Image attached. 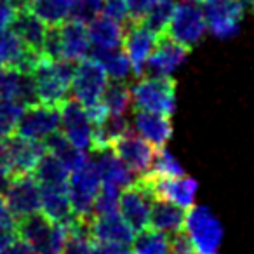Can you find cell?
Here are the masks:
<instances>
[{
  "label": "cell",
  "mask_w": 254,
  "mask_h": 254,
  "mask_svg": "<svg viewBox=\"0 0 254 254\" xmlns=\"http://www.w3.org/2000/svg\"><path fill=\"white\" fill-rule=\"evenodd\" d=\"M136 183L146 191L152 198L173 202L181 209H190L193 205L195 193H197V181L193 178L183 176H157L146 173L136 180Z\"/></svg>",
  "instance_id": "obj_7"
},
{
  "label": "cell",
  "mask_w": 254,
  "mask_h": 254,
  "mask_svg": "<svg viewBox=\"0 0 254 254\" xmlns=\"http://www.w3.org/2000/svg\"><path fill=\"white\" fill-rule=\"evenodd\" d=\"M132 254H171L169 235L153 228H146L134 237Z\"/></svg>",
  "instance_id": "obj_32"
},
{
  "label": "cell",
  "mask_w": 254,
  "mask_h": 254,
  "mask_svg": "<svg viewBox=\"0 0 254 254\" xmlns=\"http://www.w3.org/2000/svg\"><path fill=\"white\" fill-rule=\"evenodd\" d=\"M207 30L204 9L200 0H180L174 7V14L166 33L185 47H193L204 37Z\"/></svg>",
  "instance_id": "obj_6"
},
{
  "label": "cell",
  "mask_w": 254,
  "mask_h": 254,
  "mask_svg": "<svg viewBox=\"0 0 254 254\" xmlns=\"http://www.w3.org/2000/svg\"><path fill=\"white\" fill-rule=\"evenodd\" d=\"M87 33L94 49H119L124 40V28L120 23L105 14L96 16L87 23Z\"/></svg>",
  "instance_id": "obj_27"
},
{
  "label": "cell",
  "mask_w": 254,
  "mask_h": 254,
  "mask_svg": "<svg viewBox=\"0 0 254 254\" xmlns=\"http://www.w3.org/2000/svg\"><path fill=\"white\" fill-rule=\"evenodd\" d=\"M60 129V112L54 106L33 105L25 108L18 124L16 134L23 138L46 141L51 134Z\"/></svg>",
  "instance_id": "obj_14"
},
{
  "label": "cell",
  "mask_w": 254,
  "mask_h": 254,
  "mask_svg": "<svg viewBox=\"0 0 254 254\" xmlns=\"http://www.w3.org/2000/svg\"><path fill=\"white\" fill-rule=\"evenodd\" d=\"M46 150L49 153H53L54 157L61 160V162L66 166V169L70 171H77L78 167H82L85 162H87V157L82 152L80 148L73 146L70 141L66 139V136L61 131H56L54 134H51L49 138L46 139Z\"/></svg>",
  "instance_id": "obj_28"
},
{
  "label": "cell",
  "mask_w": 254,
  "mask_h": 254,
  "mask_svg": "<svg viewBox=\"0 0 254 254\" xmlns=\"http://www.w3.org/2000/svg\"><path fill=\"white\" fill-rule=\"evenodd\" d=\"M89 233L91 239L98 242L132 246L136 232L119 211H113L106 214H92V218L89 219Z\"/></svg>",
  "instance_id": "obj_17"
},
{
  "label": "cell",
  "mask_w": 254,
  "mask_h": 254,
  "mask_svg": "<svg viewBox=\"0 0 254 254\" xmlns=\"http://www.w3.org/2000/svg\"><path fill=\"white\" fill-rule=\"evenodd\" d=\"M131 98L136 110L171 117L176 108V84L167 75H152L132 85Z\"/></svg>",
  "instance_id": "obj_3"
},
{
  "label": "cell",
  "mask_w": 254,
  "mask_h": 254,
  "mask_svg": "<svg viewBox=\"0 0 254 254\" xmlns=\"http://www.w3.org/2000/svg\"><path fill=\"white\" fill-rule=\"evenodd\" d=\"M23 112L25 108L18 103L0 99V139L11 138L16 134Z\"/></svg>",
  "instance_id": "obj_35"
},
{
  "label": "cell",
  "mask_w": 254,
  "mask_h": 254,
  "mask_svg": "<svg viewBox=\"0 0 254 254\" xmlns=\"http://www.w3.org/2000/svg\"><path fill=\"white\" fill-rule=\"evenodd\" d=\"M4 254H37V253L33 251V247L30 246V244H26L25 240L18 237Z\"/></svg>",
  "instance_id": "obj_45"
},
{
  "label": "cell",
  "mask_w": 254,
  "mask_h": 254,
  "mask_svg": "<svg viewBox=\"0 0 254 254\" xmlns=\"http://www.w3.org/2000/svg\"><path fill=\"white\" fill-rule=\"evenodd\" d=\"M40 212L56 223H70L73 219L68 185H40Z\"/></svg>",
  "instance_id": "obj_22"
},
{
  "label": "cell",
  "mask_w": 254,
  "mask_h": 254,
  "mask_svg": "<svg viewBox=\"0 0 254 254\" xmlns=\"http://www.w3.org/2000/svg\"><path fill=\"white\" fill-rule=\"evenodd\" d=\"M157 0H126L129 11V23H141Z\"/></svg>",
  "instance_id": "obj_40"
},
{
  "label": "cell",
  "mask_w": 254,
  "mask_h": 254,
  "mask_svg": "<svg viewBox=\"0 0 254 254\" xmlns=\"http://www.w3.org/2000/svg\"><path fill=\"white\" fill-rule=\"evenodd\" d=\"M103 14L117 23H129V11L126 0H103Z\"/></svg>",
  "instance_id": "obj_39"
},
{
  "label": "cell",
  "mask_w": 254,
  "mask_h": 254,
  "mask_svg": "<svg viewBox=\"0 0 254 254\" xmlns=\"http://www.w3.org/2000/svg\"><path fill=\"white\" fill-rule=\"evenodd\" d=\"M96 153V167H98L99 178H101V183L106 185H113L117 188H126L129 185L134 183V178L132 173L127 169L122 164V160L112 152V148L101 150V152H94Z\"/></svg>",
  "instance_id": "obj_25"
},
{
  "label": "cell",
  "mask_w": 254,
  "mask_h": 254,
  "mask_svg": "<svg viewBox=\"0 0 254 254\" xmlns=\"http://www.w3.org/2000/svg\"><path fill=\"white\" fill-rule=\"evenodd\" d=\"M120 202V188L113 187V185L101 183L98 191V197L94 202V212L92 214H106V212H113L119 209Z\"/></svg>",
  "instance_id": "obj_37"
},
{
  "label": "cell",
  "mask_w": 254,
  "mask_h": 254,
  "mask_svg": "<svg viewBox=\"0 0 254 254\" xmlns=\"http://www.w3.org/2000/svg\"><path fill=\"white\" fill-rule=\"evenodd\" d=\"M60 37V60L80 61L89 54L91 40H89L87 25L77 19H66L58 25Z\"/></svg>",
  "instance_id": "obj_20"
},
{
  "label": "cell",
  "mask_w": 254,
  "mask_h": 254,
  "mask_svg": "<svg viewBox=\"0 0 254 254\" xmlns=\"http://www.w3.org/2000/svg\"><path fill=\"white\" fill-rule=\"evenodd\" d=\"M16 18V7L7 2V0H0V32L7 30L12 25Z\"/></svg>",
  "instance_id": "obj_44"
},
{
  "label": "cell",
  "mask_w": 254,
  "mask_h": 254,
  "mask_svg": "<svg viewBox=\"0 0 254 254\" xmlns=\"http://www.w3.org/2000/svg\"><path fill=\"white\" fill-rule=\"evenodd\" d=\"M134 127L139 132V136L145 138L148 143H152L155 148H164L173 134V126H171L169 117L143 112V110H136Z\"/></svg>",
  "instance_id": "obj_24"
},
{
  "label": "cell",
  "mask_w": 254,
  "mask_h": 254,
  "mask_svg": "<svg viewBox=\"0 0 254 254\" xmlns=\"http://www.w3.org/2000/svg\"><path fill=\"white\" fill-rule=\"evenodd\" d=\"M0 99L14 101L23 108L40 105L32 73L18 68H0Z\"/></svg>",
  "instance_id": "obj_16"
},
{
  "label": "cell",
  "mask_w": 254,
  "mask_h": 254,
  "mask_svg": "<svg viewBox=\"0 0 254 254\" xmlns=\"http://www.w3.org/2000/svg\"><path fill=\"white\" fill-rule=\"evenodd\" d=\"M16 221L40 211V185L33 174L14 176L4 191Z\"/></svg>",
  "instance_id": "obj_13"
},
{
  "label": "cell",
  "mask_w": 254,
  "mask_h": 254,
  "mask_svg": "<svg viewBox=\"0 0 254 254\" xmlns=\"http://www.w3.org/2000/svg\"><path fill=\"white\" fill-rule=\"evenodd\" d=\"M91 254H132V251L129 246H120V244L98 242V240H92Z\"/></svg>",
  "instance_id": "obj_42"
},
{
  "label": "cell",
  "mask_w": 254,
  "mask_h": 254,
  "mask_svg": "<svg viewBox=\"0 0 254 254\" xmlns=\"http://www.w3.org/2000/svg\"><path fill=\"white\" fill-rule=\"evenodd\" d=\"M75 0H30L28 11H32L47 26L61 25L70 19Z\"/></svg>",
  "instance_id": "obj_29"
},
{
  "label": "cell",
  "mask_w": 254,
  "mask_h": 254,
  "mask_svg": "<svg viewBox=\"0 0 254 254\" xmlns=\"http://www.w3.org/2000/svg\"><path fill=\"white\" fill-rule=\"evenodd\" d=\"M33 176L39 181V185H68L70 171L58 157H54L46 150L39 166L33 171Z\"/></svg>",
  "instance_id": "obj_30"
},
{
  "label": "cell",
  "mask_w": 254,
  "mask_h": 254,
  "mask_svg": "<svg viewBox=\"0 0 254 254\" xmlns=\"http://www.w3.org/2000/svg\"><path fill=\"white\" fill-rule=\"evenodd\" d=\"M5 148H7V159L12 178L33 174L40 159L46 153V145L42 141L23 138L18 134L5 138Z\"/></svg>",
  "instance_id": "obj_15"
},
{
  "label": "cell",
  "mask_w": 254,
  "mask_h": 254,
  "mask_svg": "<svg viewBox=\"0 0 254 254\" xmlns=\"http://www.w3.org/2000/svg\"><path fill=\"white\" fill-rule=\"evenodd\" d=\"M101 101L105 103V106L108 108L110 115L122 117L124 113L129 110V106H131V103H132L131 89L127 87L122 80H113L112 84L106 85Z\"/></svg>",
  "instance_id": "obj_33"
},
{
  "label": "cell",
  "mask_w": 254,
  "mask_h": 254,
  "mask_svg": "<svg viewBox=\"0 0 254 254\" xmlns=\"http://www.w3.org/2000/svg\"><path fill=\"white\" fill-rule=\"evenodd\" d=\"M42 56L30 51L12 30L0 32V68H18L32 71Z\"/></svg>",
  "instance_id": "obj_21"
},
{
  "label": "cell",
  "mask_w": 254,
  "mask_h": 254,
  "mask_svg": "<svg viewBox=\"0 0 254 254\" xmlns=\"http://www.w3.org/2000/svg\"><path fill=\"white\" fill-rule=\"evenodd\" d=\"M247 4H249V5H251V9L254 11V0H247Z\"/></svg>",
  "instance_id": "obj_46"
},
{
  "label": "cell",
  "mask_w": 254,
  "mask_h": 254,
  "mask_svg": "<svg viewBox=\"0 0 254 254\" xmlns=\"http://www.w3.org/2000/svg\"><path fill=\"white\" fill-rule=\"evenodd\" d=\"M106 85H108V73L94 58H84L73 68L71 92L84 108L94 106L101 101Z\"/></svg>",
  "instance_id": "obj_8"
},
{
  "label": "cell",
  "mask_w": 254,
  "mask_h": 254,
  "mask_svg": "<svg viewBox=\"0 0 254 254\" xmlns=\"http://www.w3.org/2000/svg\"><path fill=\"white\" fill-rule=\"evenodd\" d=\"M174 7H176V4H174L173 0H157L155 5L145 16L143 23L152 32H155L157 35H164L171 23V18L174 14Z\"/></svg>",
  "instance_id": "obj_34"
},
{
  "label": "cell",
  "mask_w": 254,
  "mask_h": 254,
  "mask_svg": "<svg viewBox=\"0 0 254 254\" xmlns=\"http://www.w3.org/2000/svg\"><path fill=\"white\" fill-rule=\"evenodd\" d=\"M16 218L9 209L4 193H0V232H14L16 230Z\"/></svg>",
  "instance_id": "obj_43"
},
{
  "label": "cell",
  "mask_w": 254,
  "mask_h": 254,
  "mask_svg": "<svg viewBox=\"0 0 254 254\" xmlns=\"http://www.w3.org/2000/svg\"><path fill=\"white\" fill-rule=\"evenodd\" d=\"M12 32L21 39V42L39 56H44V40H46L47 26L42 19H39L28 9L16 11V18L12 21Z\"/></svg>",
  "instance_id": "obj_23"
},
{
  "label": "cell",
  "mask_w": 254,
  "mask_h": 254,
  "mask_svg": "<svg viewBox=\"0 0 254 254\" xmlns=\"http://www.w3.org/2000/svg\"><path fill=\"white\" fill-rule=\"evenodd\" d=\"M188 47L181 46L180 42H176L174 39H171L167 33L159 37L157 46L153 49V53L150 54L148 61H146V71L157 77H164L169 75L187 60L188 56Z\"/></svg>",
  "instance_id": "obj_19"
},
{
  "label": "cell",
  "mask_w": 254,
  "mask_h": 254,
  "mask_svg": "<svg viewBox=\"0 0 254 254\" xmlns=\"http://www.w3.org/2000/svg\"><path fill=\"white\" fill-rule=\"evenodd\" d=\"M160 35L148 28L145 23H127L124 30L122 46L126 51V56L131 61V66L134 70V75H143L145 64L148 61L150 54L153 53L157 46V40Z\"/></svg>",
  "instance_id": "obj_12"
},
{
  "label": "cell",
  "mask_w": 254,
  "mask_h": 254,
  "mask_svg": "<svg viewBox=\"0 0 254 254\" xmlns=\"http://www.w3.org/2000/svg\"><path fill=\"white\" fill-rule=\"evenodd\" d=\"M112 152L122 160V164L139 176L148 173V169H152L153 157H155L157 148L148 143L145 138L134 134V132L127 131L126 134H122L120 138H117L112 143Z\"/></svg>",
  "instance_id": "obj_11"
},
{
  "label": "cell",
  "mask_w": 254,
  "mask_h": 254,
  "mask_svg": "<svg viewBox=\"0 0 254 254\" xmlns=\"http://www.w3.org/2000/svg\"><path fill=\"white\" fill-rule=\"evenodd\" d=\"M152 174L157 176H183V167L181 164L174 159V155L166 148H157L155 157H153V164H152Z\"/></svg>",
  "instance_id": "obj_36"
},
{
  "label": "cell",
  "mask_w": 254,
  "mask_h": 254,
  "mask_svg": "<svg viewBox=\"0 0 254 254\" xmlns=\"http://www.w3.org/2000/svg\"><path fill=\"white\" fill-rule=\"evenodd\" d=\"M91 58L98 60L113 80H122L131 73V61L119 49H92Z\"/></svg>",
  "instance_id": "obj_31"
},
{
  "label": "cell",
  "mask_w": 254,
  "mask_h": 254,
  "mask_svg": "<svg viewBox=\"0 0 254 254\" xmlns=\"http://www.w3.org/2000/svg\"><path fill=\"white\" fill-rule=\"evenodd\" d=\"M16 233L19 239L30 244L37 254H63L66 246L68 226L53 221L39 211L18 219Z\"/></svg>",
  "instance_id": "obj_2"
},
{
  "label": "cell",
  "mask_w": 254,
  "mask_h": 254,
  "mask_svg": "<svg viewBox=\"0 0 254 254\" xmlns=\"http://www.w3.org/2000/svg\"><path fill=\"white\" fill-rule=\"evenodd\" d=\"M207 28L219 39H230L240 28L244 5L240 0H200Z\"/></svg>",
  "instance_id": "obj_10"
},
{
  "label": "cell",
  "mask_w": 254,
  "mask_h": 254,
  "mask_svg": "<svg viewBox=\"0 0 254 254\" xmlns=\"http://www.w3.org/2000/svg\"><path fill=\"white\" fill-rule=\"evenodd\" d=\"M101 178L94 160H89L77 171H71L68 178V197L75 218L89 219L94 212V202L98 197Z\"/></svg>",
  "instance_id": "obj_5"
},
{
  "label": "cell",
  "mask_w": 254,
  "mask_h": 254,
  "mask_svg": "<svg viewBox=\"0 0 254 254\" xmlns=\"http://www.w3.org/2000/svg\"><path fill=\"white\" fill-rule=\"evenodd\" d=\"M185 209L178 207L173 202L162 200V198H152V209H150V228L173 235L183 230L185 225Z\"/></svg>",
  "instance_id": "obj_26"
},
{
  "label": "cell",
  "mask_w": 254,
  "mask_h": 254,
  "mask_svg": "<svg viewBox=\"0 0 254 254\" xmlns=\"http://www.w3.org/2000/svg\"><path fill=\"white\" fill-rule=\"evenodd\" d=\"M101 11H103V0H75L70 19H77V21H82L87 25L91 19L99 16Z\"/></svg>",
  "instance_id": "obj_38"
},
{
  "label": "cell",
  "mask_w": 254,
  "mask_h": 254,
  "mask_svg": "<svg viewBox=\"0 0 254 254\" xmlns=\"http://www.w3.org/2000/svg\"><path fill=\"white\" fill-rule=\"evenodd\" d=\"M119 209H120V214L124 216V219L129 223V226L136 233L150 228L152 197L136 181L122 190Z\"/></svg>",
  "instance_id": "obj_18"
},
{
  "label": "cell",
  "mask_w": 254,
  "mask_h": 254,
  "mask_svg": "<svg viewBox=\"0 0 254 254\" xmlns=\"http://www.w3.org/2000/svg\"><path fill=\"white\" fill-rule=\"evenodd\" d=\"M169 240H171V254H195L190 239H188L183 230L178 233H173L169 237Z\"/></svg>",
  "instance_id": "obj_41"
},
{
  "label": "cell",
  "mask_w": 254,
  "mask_h": 254,
  "mask_svg": "<svg viewBox=\"0 0 254 254\" xmlns=\"http://www.w3.org/2000/svg\"><path fill=\"white\" fill-rule=\"evenodd\" d=\"M73 68L75 66L71 64V61L51 60L46 56L37 61L30 73H32L40 105L58 108L68 98V92L71 89Z\"/></svg>",
  "instance_id": "obj_1"
},
{
  "label": "cell",
  "mask_w": 254,
  "mask_h": 254,
  "mask_svg": "<svg viewBox=\"0 0 254 254\" xmlns=\"http://www.w3.org/2000/svg\"><path fill=\"white\" fill-rule=\"evenodd\" d=\"M58 112H60L61 132L66 136L68 141L77 148L92 152L94 129H92V122L84 106L75 98H66L58 106Z\"/></svg>",
  "instance_id": "obj_9"
},
{
  "label": "cell",
  "mask_w": 254,
  "mask_h": 254,
  "mask_svg": "<svg viewBox=\"0 0 254 254\" xmlns=\"http://www.w3.org/2000/svg\"><path fill=\"white\" fill-rule=\"evenodd\" d=\"M183 232L190 239L195 254H218L223 228L207 207L191 205L185 214Z\"/></svg>",
  "instance_id": "obj_4"
}]
</instances>
